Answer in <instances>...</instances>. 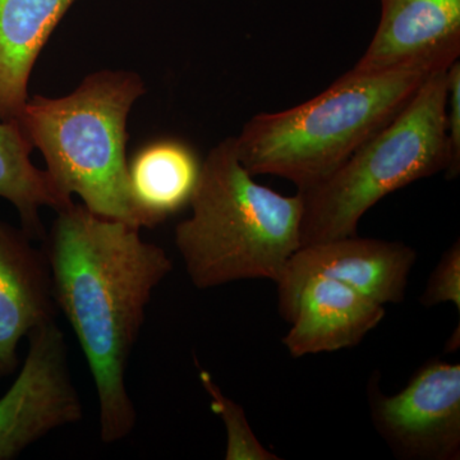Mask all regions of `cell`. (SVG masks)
Returning a JSON list of instances; mask_svg holds the SVG:
<instances>
[{"instance_id":"obj_1","label":"cell","mask_w":460,"mask_h":460,"mask_svg":"<svg viewBox=\"0 0 460 460\" xmlns=\"http://www.w3.org/2000/svg\"><path fill=\"white\" fill-rule=\"evenodd\" d=\"M140 230L74 202L57 211L45 235L54 299L86 357L108 445L137 423L127 367L154 290L172 270L164 248L144 241Z\"/></svg>"},{"instance_id":"obj_2","label":"cell","mask_w":460,"mask_h":460,"mask_svg":"<svg viewBox=\"0 0 460 460\" xmlns=\"http://www.w3.org/2000/svg\"><path fill=\"white\" fill-rule=\"evenodd\" d=\"M190 206L192 215L178 224L174 242L199 289L247 279L277 283L301 248V196L257 183L238 159L234 136L202 160Z\"/></svg>"},{"instance_id":"obj_3","label":"cell","mask_w":460,"mask_h":460,"mask_svg":"<svg viewBox=\"0 0 460 460\" xmlns=\"http://www.w3.org/2000/svg\"><path fill=\"white\" fill-rule=\"evenodd\" d=\"M429 75L350 69L304 104L251 118L234 136L238 159L253 177L275 175L298 190L311 189L392 122Z\"/></svg>"},{"instance_id":"obj_4","label":"cell","mask_w":460,"mask_h":460,"mask_svg":"<svg viewBox=\"0 0 460 460\" xmlns=\"http://www.w3.org/2000/svg\"><path fill=\"white\" fill-rule=\"evenodd\" d=\"M145 91L137 74L100 71L63 98H29L18 118L63 195L78 196L91 213L137 228L127 178V119Z\"/></svg>"},{"instance_id":"obj_5","label":"cell","mask_w":460,"mask_h":460,"mask_svg":"<svg viewBox=\"0 0 460 460\" xmlns=\"http://www.w3.org/2000/svg\"><path fill=\"white\" fill-rule=\"evenodd\" d=\"M447 71L429 75L386 127L302 199L301 247L357 234L363 215L389 193L452 168Z\"/></svg>"},{"instance_id":"obj_6","label":"cell","mask_w":460,"mask_h":460,"mask_svg":"<svg viewBox=\"0 0 460 460\" xmlns=\"http://www.w3.org/2000/svg\"><path fill=\"white\" fill-rule=\"evenodd\" d=\"M367 393L374 428L396 458H460L459 363L431 359L392 396L372 375Z\"/></svg>"},{"instance_id":"obj_7","label":"cell","mask_w":460,"mask_h":460,"mask_svg":"<svg viewBox=\"0 0 460 460\" xmlns=\"http://www.w3.org/2000/svg\"><path fill=\"white\" fill-rule=\"evenodd\" d=\"M27 338L22 368L0 396V460L16 458L51 431L84 417L69 368L68 345L57 321L44 323Z\"/></svg>"},{"instance_id":"obj_8","label":"cell","mask_w":460,"mask_h":460,"mask_svg":"<svg viewBox=\"0 0 460 460\" xmlns=\"http://www.w3.org/2000/svg\"><path fill=\"white\" fill-rule=\"evenodd\" d=\"M416 261V250L402 242L357 234L301 247L277 281L280 316L289 323L302 284L317 275L347 284L377 304H402Z\"/></svg>"},{"instance_id":"obj_9","label":"cell","mask_w":460,"mask_h":460,"mask_svg":"<svg viewBox=\"0 0 460 460\" xmlns=\"http://www.w3.org/2000/svg\"><path fill=\"white\" fill-rule=\"evenodd\" d=\"M460 57V0H381L376 32L358 72L449 69Z\"/></svg>"},{"instance_id":"obj_10","label":"cell","mask_w":460,"mask_h":460,"mask_svg":"<svg viewBox=\"0 0 460 460\" xmlns=\"http://www.w3.org/2000/svg\"><path fill=\"white\" fill-rule=\"evenodd\" d=\"M31 241L0 220V377L17 367L21 341L57 316L49 262Z\"/></svg>"},{"instance_id":"obj_11","label":"cell","mask_w":460,"mask_h":460,"mask_svg":"<svg viewBox=\"0 0 460 460\" xmlns=\"http://www.w3.org/2000/svg\"><path fill=\"white\" fill-rule=\"evenodd\" d=\"M385 317V307L330 278H310L293 305L283 343L295 358L358 345Z\"/></svg>"},{"instance_id":"obj_12","label":"cell","mask_w":460,"mask_h":460,"mask_svg":"<svg viewBox=\"0 0 460 460\" xmlns=\"http://www.w3.org/2000/svg\"><path fill=\"white\" fill-rule=\"evenodd\" d=\"M202 160L180 138L147 142L127 165L129 198L141 228H154L190 206Z\"/></svg>"},{"instance_id":"obj_13","label":"cell","mask_w":460,"mask_h":460,"mask_svg":"<svg viewBox=\"0 0 460 460\" xmlns=\"http://www.w3.org/2000/svg\"><path fill=\"white\" fill-rule=\"evenodd\" d=\"M77 0H0V120H18L48 39Z\"/></svg>"},{"instance_id":"obj_14","label":"cell","mask_w":460,"mask_h":460,"mask_svg":"<svg viewBox=\"0 0 460 460\" xmlns=\"http://www.w3.org/2000/svg\"><path fill=\"white\" fill-rule=\"evenodd\" d=\"M32 148L18 120H0V198L17 208L27 237L45 239L40 208L59 211L74 201L57 189L49 172L32 164Z\"/></svg>"},{"instance_id":"obj_15","label":"cell","mask_w":460,"mask_h":460,"mask_svg":"<svg viewBox=\"0 0 460 460\" xmlns=\"http://www.w3.org/2000/svg\"><path fill=\"white\" fill-rule=\"evenodd\" d=\"M199 381L210 395L211 411L222 419L226 431V460H280L257 440L243 408L228 398L208 371L199 370Z\"/></svg>"},{"instance_id":"obj_16","label":"cell","mask_w":460,"mask_h":460,"mask_svg":"<svg viewBox=\"0 0 460 460\" xmlns=\"http://www.w3.org/2000/svg\"><path fill=\"white\" fill-rule=\"evenodd\" d=\"M420 304L431 308L441 304H453L460 311V241L445 251L440 261L429 275Z\"/></svg>"},{"instance_id":"obj_17","label":"cell","mask_w":460,"mask_h":460,"mask_svg":"<svg viewBox=\"0 0 460 460\" xmlns=\"http://www.w3.org/2000/svg\"><path fill=\"white\" fill-rule=\"evenodd\" d=\"M447 132L452 168L447 178L458 177L460 172V62L456 60L447 71Z\"/></svg>"}]
</instances>
